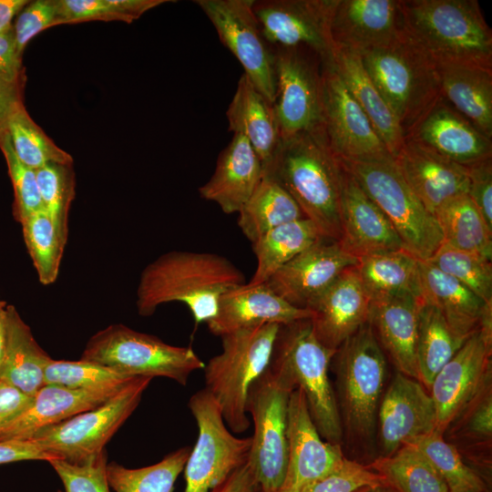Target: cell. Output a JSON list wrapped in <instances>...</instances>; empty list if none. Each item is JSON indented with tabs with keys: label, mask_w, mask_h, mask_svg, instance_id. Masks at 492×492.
Returning a JSON list of instances; mask_svg holds the SVG:
<instances>
[{
	"label": "cell",
	"mask_w": 492,
	"mask_h": 492,
	"mask_svg": "<svg viewBox=\"0 0 492 492\" xmlns=\"http://www.w3.org/2000/svg\"><path fill=\"white\" fill-rule=\"evenodd\" d=\"M49 463L59 476L65 492H110L105 449L78 463L62 459Z\"/></svg>",
	"instance_id": "obj_49"
},
{
	"label": "cell",
	"mask_w": 492,
	"mask_h": 492,
	"mask_svg": "<svg viewBox=\"0 0 492 492\" xmlns=\"http://www.w3.org/2000/svg\"><path fill=\"white\" fill-rule=\"evenodd\" d=\"M378 485H385L382 476L368 466L345 458L338 468L299 492H358Z\"/></svg>",
	"instance_id": "obj_50"
},
{
	"label": "cell",
	"mask_w": 492,
	"mask_h": 492,
	"mask_svg": "<svg viewBox=\"0 0 492 492\" xmlns=\"http://www.w3.org/2000/svg\"><path fill=\"white\" fill-rule=\"evenodd\" d=\"M262 177L261 163L248 139L233 134L220 153L212 176L199 188V193L218 204L224 213L239 212Z\"/></svg>",
	"instance_id": "obj_29"
},
{
	"label": "cell",
	"mask_w": 492,
	"mask_h": 492,
	"mask_svg": "<svg viewBox=\"0 0 492 492\" xmlns=\"http://www.w3.org/2000/svg\"><path fill=\"white\" fill-rule=\"evenodd\" d=\"M254 0H196L219 38L241 64L254 87L271 102L275 96L274 50L253 12Z\"/></svg>",
	"instance_id": "obj_14"
},
{
	"label": "cell",
	"mask_w": 492,
	"mask_h": 492,
	"mask_svg": "<svg viewBox=\"0 0 492 492\" xmlns=\"http://www.w3.org/2000/svg\"><path fill=\"white\" fill-rule=\"evenodd\" d=\"M189 408L199 434L183 470L184 492H209L247 463L251 437L231 434L219 404L205 388L192 395Z\"/></svg>",
	"instance_id": "obj_12"
},
{
	"label": "cell",
	"mask_w": 492,
	"mask_h": 492,
	"mask_svg": "<svg viewBox=\"0 0 492 492\" xmlns=\"http://www.w3.org/2000/svg\"><path fill=\"white\" fill-rule=\"evenodd\" d=\"M0 149L5 159L14 188V215L21 224L30 215L44 210L36 170L18 159L6 130L0 133Z\"/></svg>",
	"instance_id": "obj_48"
},
{
	"label": "cell",
	"mask_w": 492,
	"mask_h": 492,
	"mask_svg": "<svg viewBox=\"0 0 492 492\" xmlns=\"http://www.w3.org/2000/svg\"><path fill=\"white\" fill-rule=\"evenodd\" d=\"M356 269L372 301L405 294L422 297L419 260L404 249L361 257Z\"/></svg>",
	"instance_id": "obj_35"
},
{
	"label": "cell",
	"mask_w": 492,
	"mask_h": 492,
	"mask_svg": "<svg viewBox=\"0 0 492 492\" xmlns=\"http://www.w3.org/2000/svg\"><path fill=\"white\" fill-rule=\"evenodd\" d=\"M407 39L435 64L492 69V31L477 0H402Z\"/></svg>",
	"instance_id": "obj_3"
},
{
	"label": "cell",
	"mask_w": 492,
	"mask_h": 492,
	"mask_svg": "<svg viewBox=\"0 0 492 492\" xmlns=\"http://www.w3.org/2000/svg\"><path fill=\"white\" fill-rule=\"evenodd\" d=\"M492 342L477 329L441 368L429 389L443 435L490 381Z\"/></svg>",
	"instance_id": "obj_17"
},
{
	"label": "cell",
	"mask_w": 492,
	"mask_h": 492,
	"mask_svg": "<svg viewBox=\"0 0 492 492\" xmlns=\"http://www.w3.org/2000/svg\"><path fill=\"white\" fill-rule=\"evenodd\" d=\"M422 297L405 294L373 300L368 323L399 373L418 380L416 340Z\"/></svg>",
	"instance_id": "obj_28"
},
{
	"label": "cell",
	"mask_w": 492,
	"mask_h": 492,
	"mask_svg": "<svg viewBox=\"0 0 492 492\" xmlns=\"http://www.w3.org/2000/svg\"><path fill=\"white\" fill-rule=\"evenodd\" d=\"M57 492H61L60 490H58Z\"/></svg>",
	"instance_id": "obj_64"
},
{
	"label": "cell",
	"mask_w": 492,
	"mask_h": 492,
	"mask_svg": "<svg viewBox=\"0 0 492 492\" xmlns=\"http://www.w3.org/2000/svg\"><path fill=\"white\" fill-rule=\"evenodd\" d=\"M311 316L309 310L290 304L266 282H243L220 296L217 313L207 325L212 334L220 337L241 329L266 323L286 325Z\"/></svg>",
	"instance_id": "obj_25"
},
{
	"label": "cell",
	"mask_w": 492,
	"mask_h": 492,
	"mask_svg": "<svg viewBox=\"0 0 492 492\" xmlns=\"http://www.w3.org/2000/svg\"><path fill=\"white\" fill-rule=\"evenodd\" d=\"M256 492H261V490L259 489V490H257Z\"/></svg>",
	"instance_id": "obj_63"
},
{
	"label": "cell",
	"mask_w": 492,
	"mask_h": 492,
	"mask_svg": "<svg viewBox=\"0 0 492 492\" xmlns=\"http://www.w3.org/2000/svg\"><path fill=\"white\" fill-rule=\"evenodd\" d=\"M134 377L85 360H51L45 371V384H57L72 389H118Z\"/></svg>",
	"instance_id": "obj_47"
},
{
	"label": "cell",
	"mask_w": 492,
	"mask_h": 492,
	"mask_svg": "<svg viewBox=\"0 0 492 492\" xmlns=\"http://www.w3.org/2000/svg\"><path fill=\"white\" fill-rule=\"evenodd\" d=\"M358 259L339 241L322 238L274 272L265 282L290 304L307 309Z\"/></svg>",
	"instance_id": "obj_19"
},
{
	"label": "cell",
	"mask_w": 492,
	"mask_h": 492,
	"mask_svg": "<svg viewBox=\"0 0 492 492\" xmlns=\"http://www.w3.org/2000/svg\"><path fill=\"white\" fill-rule=\"evenodd\" d=\"M259 489L255 475L247 461L210 492H256Z\"/></svg>",
	"instance_id": "obj_58"
},
{
	"label": "cell",
	"mask_w": 492,
	"mask_h": 492,
	"mask_svg": "<svg viewBox=\"0 0 492 492\" xmlns=\"http://www.w3.org/2000/svg\"><path fill=\"white\" fill-rule=\"evenodd\" d=\"M465 342L454 333L441 312L423 300L416 340L418 380L429 389L437 373Z\"/></svg>",
	"instance_id": "obj_39"
},
{
	"label": "cell",
	"mask_w": 492,
	"mask_h": 492,
	"mask_svg": "<svg viewBox=\"0 0 492 492\" xmlns=\"http://www.w3.org/2000/svg\"><path fill=\"white\" fill-rule=\"evenodd\" d=\"M422 298L436 306L454 333L466 341L479 327L492 303H487L461 282L426 261H419Z\"/></svg>",
	"instance_id": "obj_32"
},
{
	"label": "cell",
	"mask_w": 492,
	"mask_h": 492,
	"mask_svg": "<svg viewBox=\"0 0 492 492\" xmlns=\"http://www.w3.org/2000/svg\"><path fill=\"white\" fill-rule=\"evenodd\" d=\"M322 238L317 227L306 218L270 230L251 243L257 265L249 282H265L280 268Z\"/></svg>",
	"instance_id": "obj_36"
},
{
	"label": "cell",
	"mask_w": 492,
	"mask_h": 492,
	"mask_svg": "<svg viewBox=\"0 0 492 492\" xmlns=\"http://www.w3.org/2000/svg\"><path fill=\"white\" fill-rule=\"evenodd\" d=\"M190 450V446H183L157 464L135 469L108 464L109 487L115 492H174L175 482L184 470Z\"/></svg>",
	"instance_id": "obj_41"
},
{
	"label": "cell",
	"mask_w": 492,
	"mask_h": 492,
	"mask_svg": "<svg viewBox=\"0 0 492 492\" xmlns=\"http://www.w3.org/2000/svg\"><path fill=\"white\" fill-rule=\"evenodd\" d=\"M330 35L335 49L361 53L406 37L402 0H333Z\"/></svg>",
	"instance_id": "obj_18"
},
{
	"label": "cell",
	"mask_w": 492,
	"mask_h": 492,
	"mask_svg": "<svg viewBox=\"0 0 492 492\" xmlns=\"http://www.w3.org/2000/svg\"><path fill=\"white\" fill-rule=\"evenodd\" d=\"M243 282V273L221 255L172 251L144 268L136 305L140 315L149 316L163 303L180 302L197 325L207 323L216 315L220 296Z\"/></svg>",
	"instance_id": "obj_2"
},
{
	"label": "cell",
	"mask_w": 492,
	"mask_h": 492,
	"mask_svg": "<svg viewBox=\"0 0 492 492\" xmlns=\"http://www.w3.org/2000/svg\"><path fill=\"white\" fill-rule=\"evenodd\" d=\"M358 492H394V491L386 485H378V486L365 487Z\"/></svg>",
	"instance_id": "obj_62"
},
{
	"label": "cell",
	"mask_w": 492,
	"mask_h": 492,
	"mask_svg": "<svg viewBox=\"0 0 492 492\" xmlns=\"http://www.w3.org/2000/svg\"><path fill=\"white\" fill-rule=\"evenodd\" d=\"M226 117L229 130L248 139L263 169L272 159L281 135L272 102L254 87L245 74L238 81Z\"/></svg>",
	"instance_id": "obj_30"
},
{
	"label": "cell",
	"mask_w": 492,
	"mask_h": 492,
	"mask_svg": "<svg viewBox=\"0 0 492 492\" xmlns=\"http://www.w3.org/2000/svg\"><path fill=\"white\" fill-rule=\"evenodd\" d=\"M25 84H12L0 81V133L6 130L7 121L23 102Z\"/></svg>",
	"instance_id": "obj_59"
},
{
	"label": "cell",
	"mask_w": 492,
	"mask_h": 492,
	"mask_svg": "<svg viewBox=\"0 0 492 492\" xmlns=\"http://www.w3.org/2000/svg\"><path fill=\"white\" fill-rule=\"evenodd\" d=\"M81 359L130 377L162 376L185 385L204 362L190 346L170 345L123 324H112L87 342Z\"/></svg>",
	"instance_id": "obj_9"
},
{
	"label": "cell",
	"mask_w": 492,
	"mask_h": 492,
	"mask_svg": "<svg viewBox=\"0 0 492 492\" xmlns=\"http://www.w3.org/2000/svg\"><path fill=\"white\" fill-rule=\"evenodd\" d=\"M36 174L43 209L67 242L68 213L75 196L72 164L48 163L36 169Z\"/></svg>",
	"instance_id": "obj_46"
},
{
	"label": "cell",
	"mask_w": 492,
	"mask_h": 492,
	"mask_svg": "<svg viewBox=\"0 0 492 492\" xmlns=\"http://www.w3.org/2000/svg\"><path fill=\"white\" fill-rule=\"evenodd\" d=\"M359 55L405 138L441 97L435 62L407 37Z\"/></svg>",
	"instance_id": "obj_7"
},
{
	"label": "cell",
	"mask_w": 492,
	"mask_h": 492,
	"mask_svg": "<svg viewBox=\"0 0 492 492\" xmlns=\"http://www.w3.org/2000/svg\"><path fill=\"white\" fill-rule=\"evenodd\" d=\"M467 195L492 229V159L467 166Z\"/></svg>",
	"instance_id": "obj_53"
},
{
	"label": "cell",
	"mask_w": 492,
	"mask_h": 492,
	"mask_svg": "<svg viewBox=\"0 0 492 492\" xmlns=\"http://www.w3.org/2000/svg\"><path fill=\"white\" fill-rule=\"evenodd\" d=\"M29 396L0 379V427L20 415L31 404Z\"/></svg>",
	"instance_id": "obj_57"
},
{
	"label": "cell",
	"mask_w": 492,
	"mask_h": 492,
	"mask_svg": "<svg viewBox=\"0 0 492 492\" xmlns=\"http://www.w3.org/2000/svg\"><path fill=\"white\" fill-rule=\"evenodd\" d=\"M238 213V226L251 243L275 227L305 218L292 197L265 175Z\"/></svg>",
	"instance_id": "obj_37"
},
{
	"label": "cell",
	"mask_w": 492,
	"mask_h": 492,
	"mask_svg": "<svg viewBox=\"0 0 492 492\" xmlns=\"http://www.w3.org/2000/svg\"><path fill=\"white\" fill-rule=\"evenodd\" d=\"M336 402L342 428L354 440L370 441L386 375V361L367 323L345 340L335 354Z\"/></svg>",
	"instance_id": "obj_8"
},
{
	"label": "cell",
	"mask_w": 492,
	"mask_h": 492,
	"mask_svg": "<svg viewBox=\"0 0 492 492\" xmlns=\"http://www.w3.org/2000/svg\"><path fill=\"white\" fill-rule=\"evenodd\" d=\"M121 388L86 390L44 384L20 415L0 427V441L26 440L46 426L101 405Z\"/></svg>",
	"instance_id": "obj_27"
},
{
	"label": "cell",
	"mask_w": 492,
	"mask_h": 492,
	"mask_svg": "<svg viewBox=\"0 0 492 492\" xmlns=\"http://www.w3.org/2000/svg\"><path fill=\"white\" fill-rule=\"evenodd\" d=\"M151 379L134 377L101 405L46 426L26 441L58 459L81 462L105 449L108 440L137 408Z\"/></svg>",
	"instance_id": "obj_10"
},
{
	"label": "cell",
	"mask_w": 492,
	"mask_h": 492,
	"mask_svg": "<svg viewBox=\"0 0 492 492\" xmlns=\"http://www.w3.org/2000/svg\"><path fill=\"white\" fill-rule=\"evenodd\" d=\"M58 459L55 455L26 440L0 441V464L22 460Z\"/></svg>",
	"instance_id": "obj_56"
},
{
	"label": "cell",
	"mask_w": 492,
	"mask_h": 492,
	"mask_svg": "<svg viewBox=\"0 0 492 492\" xmlns=\"http://www.w3.org/2000/svg\"><path fill=\"white\" fill-rule=\"evenodd\" d=\"M338 241L347 253L357 259L403 249L396 231L384 213L344 169L341 198V237Z\"/></svg>",
	"instance_id": "obj_26"
},
{
	"label": "cell",
	"mask_w": 492,
	"mask_h": 492,
	"mask_svg": "<svg viewBox=\"0 0 492 492\" xmlns=\"http://www.w3.org/2000/svg\"><path fill=\"white\" fill-rule=\"evenodd\" d=\"M474 408L468 417L467 430L478 438H491L492 435V395L488 384L472 401Z\"/></svg>",
	"instance_id": "obj_55"
},
{
	"label": "cell",
	"mask_w": 492,
	"mask_h": 492,
	"mask_svg": "<svg viewBox=\"0 0 492 492\" xmlns=\"http://www.w3.org/2000/svg\"><path fill=\"white\" fill-rule=\"evenodd\" d=\"M345 458L340 445L321 437L302 390H292L288 405V463L281 492H299L338 468Z\"/></svg>",
	"instance_id": "obj_20"
},
{
	"label": "cell",
	"mask_w": 492,
	"mask_h": 492,
	"mask_svg": "<svg viewBox=\"0 0 492 492\" xmlns=\"http://www.w3.org/2000/svg\"><path fill=\"white\" fill-rule=\"evenodd\" d=\"M426 261L461 282L485 302L492 303L490 259L442 243Z\"/></svg>",
	"instance_id": "obj_45"
},
{
	"label": "cell",
	"mask_w": 492,
	"mask_h": 492,
	"mask_svg": "<svg viewBox=\"0 0 492 492\" xmlns=\"http://www.w3.org/2000/svg\"><path fill=\"white\" fill-rule=\"evenodd\" d=\"M280 326L266 323L224 334L221 352L205 364V389L219 404L233 433L241 434L250 427L249 389L269 366Z\"/></svg>",
	"instance_id": "obj_5"
},
{
	"label": "cell",
	"mask_w": 492,
	"mask_h": 492,
	"mask_svg": "<svg viewBox=\"0 0 492 492\" xmlns=\"http://www.w3.org/2000/svg\"><path fill=\"white\" fill-rule=\"evenodd\" d=\"M382 476L394 492H449L431 463L415 446L405 445L388 456H380L370 466Z\"/></svg>",
	"instance_id": "obj_40"
},
{
	"label": "cell",
	"mask_w": 492,
	"mask_h": 492,
	"mask_svg": "<svg viewBox=\"0 0 492 492\" xmlns=\"http://www.w3.org/2000/svg\"><path fill=\"white\" fill-rule=\"evenodd\" d=\"M405 138L463 166L492 159V140L441 97Z\"/></svg>",
	"instance_id": "obj_23"
},
{
	"label": "cell",
	"mask_w": 492,
	"mask_h": 492,
	"mask_svg": "<svg viewBox=\"0 0 492 492\" xmlns=\"http://www.w3.org/2000/svg\"><path fill=\"white\" fill-rule=\"evenodd\" d=\"M58 25L93 20H120L117 0H56Z\"/></svg>",
	"instance_id": "obj_52"
},
{
	"label": "cell",
	"mask_w": 492,
	"mask_h": 492,
	"mask_svg": "<svg viewBox=\"0 0 492 492\" xmlns=\"http://www.w3.org/2000/svg\"><path fill=\"white\" fill-rule=\"evenodd\" d=\"M52 358L40 347L16 309L7 305L6 334L0 379L33 396L45 384Z\"/></svg>",
	"instance_id": "obj_34"
},
{
	"label": "cell",
	"mask_w": 492,
	"mask_h": 492,
	"mask_svg": "<svg viewBox=\"0 0 492 492\" xmlns=\"http://www.w3.org/2000/svg\"><path fill=\"white\" fill-rule=\"evenodd\" d=\"M437 431L421 436L407 445L418 449L446 482L449 492H487L480 476L462 459L452 444Z\"/></svg>",
	"instance_id": "obj_43"
},
{
	"label": "cell",
	"mask_w": 492,
	"mask_h": 492,
	"mask_svg": "<svg viewBox=\"0 0 492 492\" xmlns=\"http://www.w3.org/2000/svg\"><path fill=\"white\" fill-rule=\"evenodd\" d=\"M440 96L488 138H492V69L436 64Z\"/></svg>",
	"instance_id": "obj_31"
},
{
	"label": "cell",
	"mask_w": 492,
	"mask_h": 492,
	"mask_svg": "<svg viewBox=\"0 0 492 492\" xmlns=\"http://www.w3.org/2000/svg\"><path fill=\"white\" fill-rule=\"evenodd\" d=\"M291 393L268 368L249 389L246 412L253 422V435L248 463L261 492H281L283 484Z\"/></svg>",
	"instance_id": "obj_11"
},
{
	"label": "cell",
	"mask_w": 492,
	"mask_h": 492,
	"mask_svg": "<svg viewBox=\"0 0 492 492\" xmlns=\"http://www.w3.org/2000/svg\"><path fill=\"white\" fill-rule=\"evenodd\" d=\"M53 26H58L56 0L29 2L19 14L14 26L18 53L22 56L26 46L35 36Z\"/></svg>",
	"instance_id": "obj_51"
},
{
	"label": "cell",
	"mask_w": 492,
	"mask_h": 492,
	"mask_svg": "<svg viewBox=\"0 0 492 492\" xmlns=\"http://www.w3.org/2000/svg\"><path fill=\"white\" fill-rule=\"evenodd\" d=\"M21 225L39 282L44 285L55 282L67 242L44 210L30 215Z\"/></svg>",
	"instance_id": "obj_44"
},
{
	"label": "cell",
	"mask_w": 492,
	"mask_h": 492,
	"mask_svg": "<svg viewBox=\"0 0 492 492\" xmlns=\"http://www.w3.org/2000/svg\"><path fill=\"white\" fill-rule=\"evenodd\" d=\"M393 160L412 191L433 215L447 200L467 194L468 168L405 138Z\"/></svg>",
	"instance_id": "obj_24"
},
{
	"label": "cell",
	"mask_w": 492,
	"mask_h": 492,
	"mask_svg": "<svg viewBox=\"0 0 492 492\" xmlns=\"http://www.w3.org/2000/svg\"><path fill=\"white\" fill-rule=\"evenodd\" d=\"M333 61L322 62L323 128L332 152L339 159H393Z\"/></svg>",
	"instance_id": "obj_15"
},
{
	"label": "cell",
	"mask_w": 492,
	"mask_h": 492,
	"mask_svg": "<svg viewBox=\"0 0 492 492\" xmlns=\"http://www.w3.org/2000/svg\"><path fill=\"white\" fill-rule=\"evenodd\" d=\"M272 102L281 139L323 128L322 60L302 47H273Z\"/></svg>",
	"instance_id": "obj_13"
},
{
	"label": "cell",
	"mask_w": 492,
	"mask_h": 492,
	"mask_svg": "<svg viewBox=\"0 0 492 492\" xmlns=\"http://www.w3.org/2000/svg\"><path fill=\"white\" fill-rule=\"evenodd\" d=\"M381 456H388L410 442L436 431L434 401L415 379L397 373L378 413Z\"/></svg>",
	"instance_id": "obj_21"
},
{
	"label": "cell",
	"mask_w": 492,
	"mask_h": 492,
	"mask_svg": "<svg viewBox=\"0 0 492 492\" xmlns=\"http://www.w3.org/2000/svg\"><path fill=\"white\" fill-rule=\"evenodd\" d=\"M6 312L7 305L0 300V365L4 355L6 334Z\"/></svg>",
	"instance_id": "obj_61"
},
{
	"label": "cell",
	"mask_w": 492,
	"mask_h": 492,
	"mask_svg": "<svg viewBox=\"0 0 492 492\" xmlns=\"http://www.w3.org/2000/svg\"><path fill=\"white\" fill-rule=\"evenodd\" d=\"M343 169L323 128L281 139L263 175L277 181L296 201L323 238L341 237Z\"/></svg>",
	"instance_id": "obj_1"
},
{
	"label": "cell",
	"mask_w": 492,
	"mask_h": 492,
	"mask_svg": "<svg viewBox=\"0 0 492 492\" xmlns=\"http://www.w3.org/2000/svg\"><path fill=\"white\" fill-rule=\"evenodd\" d=\"M339 160L384 213L403 249L419 261H427L443 242L441 231L435 216L405 181L393 159Z\"/></svg>",
	"instance_id": "obj_6"
},
{
	"label": "cell",
	"mask_w": 492,
	"mask_h": 492,
	"mask_svg": "<svg viewBox=\"0 0 492 492\" xmlns=\"http://www.w3.org/2000/svg\"><path fill=\"white\" fill-rule=\"evenodd\" d=\"M333 0H254L252 8L272 47H306L322 62L333 60L330 35Z\"/></svg>",
	"instance_id": "obj_16"
},
{
	"label": "cell",
	"mask_w": 492,
	"mask_h": 492,
	"mask_svg": "<svg viewBox=\"0 0 492 492\" xmlns=\"http://www.w3.org/2000/svg\"><path fill=\"white\" fill-rule=\"evenodd\" d=\"M0 81L12 84H26L22 56L18 53L14 27L0 34Z\"/></svg>",
	"instance_id": "obj_54"
},
{
	"label": "cell",
	"mask_w": 492,
	"mask_h": 492,
	"mask_svg": "<svg viewBox=\"0 0 492 492\" xmlns=\"http://www.w3.org/2000/svg\"><path fill=\"white\" fill-rule=\"evenodd\" d=\"M30 1L0 0V34L10 31L11 21Z\"/></svg>",
	"instance_id": "obj_60"
},
{
	"label": "cell",
	"mask_w": 492,
	"mask_h": 492,
	"mask_svg": "<svg viewBox=\"0 0 492 492\" xmlns=\"http://www.w3.org/2000/svg\"><path fill=\"white\" fill-rule=\"evenodd\" d=\"M336 351L318 341L310 319L297 321L280 326L268 369L289 390H302L321 437L341 446L342 423L328 375Z\"/></svg>",
	"instance_id": "obj_4"
},
{
	"label": "cell",
	"mask_w": 492,
	"mask_h": 492,
	"mask_svg": "<svg viewBox=\"0 0 492 492\" xmlns=\"http://www.w3.org/2000/svg\"><path fill=\"white\" fill-rule=\"evenodd\" d=\"M6 131L18 159L33 169L48 163L72 164L70 154L57 147L20 103L10 116Z\"/></svg>",
	"instance_id": "obj_42"
},
{
	"label": "cell",
	"mask_w": 492,
	"mask_h": 492,
	"mask_svg": "<svg viewBox=\"0 0 492 492\" xmlns=\"http://www.w3.org/2000/svg\"><path fill=\"white\" fill-rule=\"evenodd\" d=\"M434 216L443 244L492 259V229L467 194L447 200Z\"/></svg>",
	"instance_id": "obj_38"
},
{
	"label": "cell",
	"mask_w": 492,
	"mask_h": 492,
	"mask_svg": "<svg viewBox=\"0 0 492 492\" xmlns=\"http://www.w3.org/2000/svg\"><path fill=\"white\" fill-rule=\"evenodd\" d=\"M371 302L356 265L346 269L307 308L314 335L325 347L337 350L368 323Z\"/></svg>",
	"instance_id": "obj_22"
},
{
	"label": "cell",
	"mask_w": 492,
	"mask_h": 492,
	"mask_svg": "<svg viewBox=\"0 0 492 492\" xmlns=\"http://www.w3.org/2000/svg\"><path fill=\"white\" fill-rule=\"evenodd\" d=\"M333 67L394 158L405 142L403 130L366 72L359 53L335 49Z\"/></svg>",
	"instance_id": "obj_33"
}]
</instances>
